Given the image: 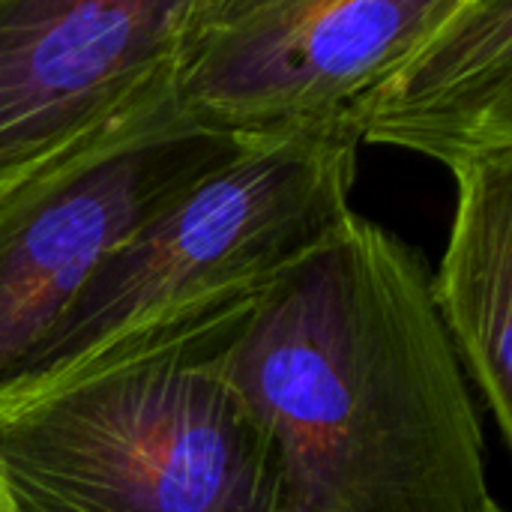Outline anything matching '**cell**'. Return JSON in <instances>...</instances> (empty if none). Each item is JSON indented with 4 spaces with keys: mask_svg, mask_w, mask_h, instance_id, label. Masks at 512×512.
<instances>
[{
    "mask_svg": "<svg viewBox=\"0 0 512 512\" xmlns=\"http://www.w3.org/2000/svg\"><path fill=\"white\" fill-rule=\"evenodd\" d=\"M483 512H504V510H501V507H498V504L492 501V504H489V507H486V510H483Z\"/></svg>",
    "mask_w": 512,
    "mask_h": 512,
    "instance_id": "9",
    "label": "cell"
},
{
    "mask_svg": "<svg viewBox=\"0 0 512 512\" xmlns=\"http://www.w3.org/2000/svg\"><path fill=\"white\" fill-rule=\"evenodd\" d=\"M192 0H0V192L171 81Z\"/></svg>",
    "mask_w": 512,
    "mask_h": 512,
    "instance_id": "6",
    "label": "cell"
},
{
    "mask_svg": "<svg viewBox=\"0 0 512 512\" xmlns=\"http://www.w3.org/2000/svg\"><path fill=\"white\" fill-rule=\"evenodd\" d=\"M342 126L357 147L411 150L450 174L512 159L510 0H453Z\"/></svg>",
    "mask_w": 512,
    "mask_h": 512,
    "instance_id": "7",
    "label": "cell"
},
{
    "mask_svg": "<svg viewBox=\"0 0 512 512\" xmlns=\"http://www.w3.org/2000/svg\"><path fill=\"white\" fill-rule=\"evenodd\" d=\"M258 300L0 393V512H282L270 438L219 360Z\"/></svg>",
    "mask_w": 512,
    "mask_h": 512,
    "instance_id": "2",
    "label": "cell"
},
{
    "mask_svg": "<svg viewBox=\"0 0 512 512\" xmlns=\"http://www.w3.org/2000/svg\"><path fill=\"white\" fill-rule=\"evenodd\" d=\"M456 210L432 303L471 387L512 444V159L453 174Z\"/></svg>",
    "mask_w": 512,
    "mask_h": 512,
    "instance_id": "8",
    "label": "cell"
},
{
    "mask_svg": "<svg viewBox=\"0 0 512 512\" xmlns=\"http://www.w3.org/2000/svg\"><path fill=\"white\" fill-rule=\"evenodd\" d=\"M246 141L195 123L171 81L0 192V390L99 267Z\"/></svg>",
    "mask_w": 512,
    "mask_h": 512,
    "instance_id": "4",
    "label": "cell"
},
{
    "mask_svg": "<svg viewBox=\"0 0 512 512\" xmlns=\"http://www.w3.org/2000/svg\"><path fill=\"white\" fill-rule=\"evenodd\" d=\"M453 0H192L171 90L216 132L261 138L342 114Z\"/></svg>",
    "mask_w": 512,
    "mask_h": 512,
    "instance_id": "5",
    "label": "cell"
},
{
    "mask_svg": "<svg viewBox=\"0 0 512 512\" xmlns=\"http://www.w3.org/2000/svg\"><path fill=\"white\" fill-rule=\"evenodd\" d=\"M420 249L351 213L270 285L219 366L273 444L282 512H483L474 387Z\"/></svg>",
    "mask_w": 512,
    "mask_h": 512,
    "instance_id": "1",
    "label": "cell"
},
{
    "mask_svg": "<svg viewBox=\"0 0 512 512\" xmlns=\"http://www.w3.org/2000/svg\"><path fill=\"white\" fill-rule=\"evenodd\" d=\"M354 174L357 141L342 123L246 141L99 267L3 390L57 381L135 336L258 300L354 213Z\"/></svg>",
    "mask_w": 512,
    "mask_h": 512,
    "instance_id": "3",
    "label": "cell"
}]
</instances>
